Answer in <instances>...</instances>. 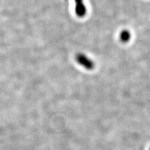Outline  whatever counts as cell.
<instances>
[{
    "instance_id": "cell-1",
    "label": "cell",
    "mask_w": 150,
    "mask_h": 150,
    "mask_svg": "<svg viewBox=\"0 0 150 150\" xmlns=\"http://www.w3.org/2000/svg\"><path fill=\"white\" fill-rule=\"evenodd\" d=\"M76 62L82 67L88 70H91L95 68V63L87 56L83 53H78L75 57Z\"/></svg>"
},
{
    "instance_id": "cell-2",
    "label": "cell",
    "mask_w": 150,
    "mask_h": 150,
    "mask_svg": "<svg viewBox=\"0 0 150 150\" xmlns=\"http://www.w3.org/2000/svg\"><path fill=\"white\" fill-rule=\"evenodd\" d=\"M76 3V7H75V11L78 16L83 18L86 15V8L84 6L83 0H74Z\"/></svg>"
},
{
    "instance_id": "cell-3",
    "label": "cell",
    "mask_w": 150,
    "mask_h": 150,
    "mask_svg": "<svg viewBox=\"0 0 150 150\" xmlns=\"http://www.w3.org/2000/svg\"><path fill=\"white\" fill-rule=\"evenodd\" d=\"M131 38L130 33L127 30H124L122 31L120 35V41L123 43H127Z\"/></svg>"
},
{
    "instance_id": "cell-4",
    "label": "cell",
    "mask_w": 150,
    "mask_h": 150,
    "mask_svg": "<svg viewBox=\"0 0 150 150\" xmlns=\"http://www.w3.org/2000/svg\"><path fill=\"white\" fill-rule=\"evenodd\" d=\"M149 150H150V148H149Z\"/></svg>"
}]
</instances>
